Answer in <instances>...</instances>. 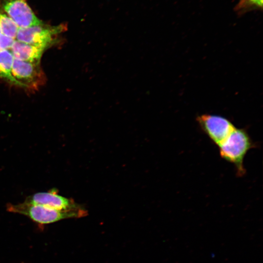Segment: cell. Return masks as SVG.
Returning a JSON list of instances; mask_svg holds the SVG:
<instances>
[{"instance_id": "12", "label": "cell", "mask_w": 263, "mask_h": 263, "mask_svg": "<svg viewBox=\"0 0 263 263\" xmlns=\"http://www.w3.org/2000/svg\"><path fill=\"white\" fill-rule=\"evenodd\" d=\"M15 39L0 33V52L9 50Z\"/></svg>"}, {"instance_id": "6", "label": "cell", "mask_w": 263, "mask_h": 263, "mask_svg": "<svg viewBox=\"0 0 263 263\" xmlns=\"http://www.w3.org/2000/svg\"><path fill=\"white\" fill-rule=\"evenodd\" d=\"M3 10L19 28L39 25L43 23L35 15L26 0H0Z\"/></svg>"}, {"instance_id": "9", "label": "cell", "mask_w": 263, "mask_h": 263, "mask_svg": "<svg viewBox=\"0 0 263 263\" xmlns=\"http://www.w3.org/2000/svg\"><path fill=\"white\" fill-rule=\"evenodd\" d=\"M14 57L9 50L0 52V80L18 86L12 75V66Z\"/></svg>"}, {"instance_id": "2", "label": "cell", "mask_w": 263, "mask_h": 263, "mask_svg": "<svg viewBox=\"0 0 263 263\" xmlns=\"http://www.w3.org/2000/svg\"><path fill=\"white\" fill-rule=\"evenodd\" d=\"M6 209L10 212L17 213L28 217L39 225H46L70 218L83 216L84 210H60L50 207L30 204L24 201L21 203L6 205Z\"/></svg>"}, {"instance_id": "13", "label": "cell", "mask_w": 263, "mask_h": 263, "mask_svg": "<svg viewBox=\"0 0 263 263\" xmlns=\"http://www.w3.org/2000/svg\"><path fill=\"white\" fill-rule=\"evenodd\" d=\"M0 33H1V31H0Z\"/></svg>"}, {"instance_id": "10", "label": "cell", "mask_w": 263, "mask_h": 263, "mask_svg": "<svg viewBox=\"0 0 263 263\" xmlns=\"http://www.w3.org/2000/svg\"><path fill=\"white\" fill-rule=\"evenodd\" d=\"M0 29L4 35L15 39L18 26L3 10L0 1Z\"/></svg>"}, {"instance_id": "11", "label": "cell", "mask_w": 263, "mask_h": 263, "mask_svg": "<svg viewBox=\"0 0 263 263\" xmlns=\"http://www.w3.org/2000/svg\"><path fill=\"white\" fill-rule=\"evenodd\" d=\"M263 0H240L234 7V11L239 15L248 12L263 9Z\"/></svg>"}, {"instance_id": "7", "label": "cell", "mask_w": 263, "mask_h": 263, "mask_svg": "<svg viewBox=\"0 0 263 263\" xmlns=\"http://www.w3.org/2000/svg\"><path fill=\"white\" fill-rule=\"evenodd\" d=\"M25 202L40 205L60 210H76L80 207L72 199L59 195L56 190L35 193L27 197Z\"/></svg>"}, {"instance_id": "5", "label": "cell", "mask_w": 263, "mask_h": 263, "mask_svg": "<svg viewBox=\"0 0 263 263\" xmlns=\"http://www.w3.org/2000/svg\"><path fill=\"white\" fill-rule=\"evenodd\" d=\"M196 120L201 130L217 146L235 129L229 120L218 115L204 114L197 116Z\"/></svg>"}, {"instance_id": "1", "label": "cell", "mask_w": 263, "mask_h": 263, "mask_svg": "<svg viewBox=\"0 0 263 263\" xmlns=\"http://www.w3.org/2000/svg\"><path fill=\"white\" fill-rule=\"evenodd\" d=\"M255 146L246 131L235 128L218 147L221 157L233 164L237 175L243 176L246 171L244 165L245 156Z\"/></svg>"}, {"instance_id": "4", "label": "cell", "mask_w": 263, "mask_h": 263, "mask_svg": "<svg viewBox=\"0 0 263 263\" xmlns=\"http://www.w3.org/2000/svg\"><path fill=\"white\" fill-rule=\"evenodd\" d=\"M12 73L18 87L29 91L37 90L46 81L40 62H31L14 58Z\"/></svg>"}, {"instance_id": "3", "label": "cell", "mask_w": 263, "mask_h": 263, "mask_svg": "<svg viewBox=\"0 0 263 263\" xmlns=\"http://www.w3.org/2000/svg\"><path fill=\"white\" fill-rule=\"evenodd\" d=\"M67 30V25L61 23L52 26L42 24L19 28L15 40L42 47L46 49L61 41L59 35Z\"/></svg>"}, {"instance_id": "8", "label": "cell", "mask_w": 263, "mask_h": 263, "mask_svg": "<svg viewBox=\"0 0 263 263\" xmlns=\"http://www.w3.org/2000/svg\"><path fill=\"white\" fill-rule=\"evenodd\" d=\"M45 48L14 40L9 49L14 58L31 62H40Z\"/></svg>"}]
</instances>
